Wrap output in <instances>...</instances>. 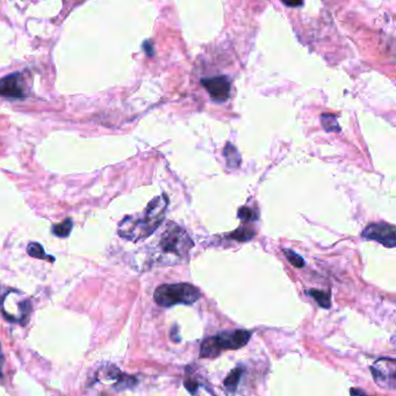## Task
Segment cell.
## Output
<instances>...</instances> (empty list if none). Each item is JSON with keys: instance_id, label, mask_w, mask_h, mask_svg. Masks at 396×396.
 <instances>
[{"instance_id": "obj_7", "label": "cell", "mask_w": 396, "mask_h": 396, "mask_svg": "<svg viewBox=\"0 0 396 396\" xmlns=\"http://www.w3.org/2000/svg\"><path fill=\"white\" fill-rule=\"evenodd\" d=\"M371 372L374 381L382 388L394 389L396 384L395 376V360L390 358H382L375 361L371 367Z\"/></svg>"}, {"instance_id": "obj_20", "label": "cell", "mask_w": 396, "mask_h": 396, "mask_svg": "<svg viewBox=\"0 0 396 396\" xmlns=\"http://www.w3.org/2000/svg\"><path fill=\"white\" fill-rule=\"evenodd\" d=\"M282 2L290 7H298L302 5L303 0H282Z\"/></svg>"}, {"instance_id": "obj_5", "label": "cell", "mask_w": 396, "mask_h": 396, "mask_svg": "<svg viewBox=\"0 0 396 396\" xmlns=\"http://www.w3.org/2000/svg\"><path fill=\"white\" fill-rule=\"evenodd\" d=\"M0 310L7 321L26 324L33 309L29 299L24 293L11 288L0 293Z\"/></svg>"}, {"instance_id": "obj_2", "label": "cell", "mask_w": 396, "mask_h": 396, "mask_svg": "<svg viewBox=\"0 0 396 396\" xmlns=\"http://www.w3.org/2000/svg\"><path fill=\"white\" fill-rule=\"evenodd\" d=\"M250 338H251V332L244 329L222 332L207 338L200 348V357L214 359L218 357L223 350H238L243 348L248 344Z\"/></svg>"}, {"instance_id": "obj_14", "label": "cell", "mask_w": 396, "mask_h": 396, "mask_svg": "<svg viewBox=\"0 0 396 396\" xmlns=\"http://www.w3.org/2000/svg\"><path fill=\"white\" fill-rule=\"evenodd\" d=\"M256 235V233L253 232L252 228L249 227H241V228L236 229L235 232L230 234V238L238 242H247L252 240V237Z\"/></svg>"}, {"instance_id": "obj_22", "label": "cell", "mask_w": 396, "mask_h": 396, "mask_svg": "<svg viewBox=\"0 0 396 396\" xmlns=\"http://www.w3.org/2000/svg\"><path fill=\"white\" fill-rule=\"evenodd\" d=\"M351 394H365V391H363V390H356V389H352V390H351Z\"/></svg>"}, {"instance_id": "obj_4", "label": "cell", "mask_w": 396, "mask_h": 396, "mask_svg": "<svg viewBox=\"0 0 396 396\" xmlns=\"http://www.w3.org/2000/svg\"><path fill=\"white\" fill-rule=\"evenodd\" d=\"M200 298L197 287L191 284H165L156 288L153 300L160 307L167 308L176 305H193Z\"/></svg>"}, {"instance_id": "obj_13", "label": "cell", "mask_w": 396, "mask_h": 396, "mask_svg": "<svg viewBox=\"0 0 396 396\" xmlns=\"http://www.w3.org/2000/svg\"><path fill=\"white\" fill-rule=\"evenodd\" d=\"M322 126L324 130L328 133H340L341 127L337 124V119L334 115L331 114H322L321 115Z\"/></svg>"}, {"instance_id": "obj_9", "label": "cell", "mask_w": 396, "mask_h": 396, "mask_svg": "<svg viewBox=\"0 0 396 396\" xmlns=\"http://www.w3.org/2000/svg\"><path fill=\"white\" fill-rule=\"evenodd\" d=\"M202 86L208 92L210 98L215 101H225L230 95V82L224 76H217L213 78L201 80Z\"/></svg>"}, {"instance_id": "obj_3", "label": "cell", "mask_w": 396, "mask_h": 396, "mask_svg": "<svg viewBox=\"0 0 396 396\" xmlns=\"http://www.w3.org/2000/svg\"><path fill=\"white\" fill-rule=\"evenodd\" d=\"M159 249L164 255L174 257L176 263H179L188 257L190 250L193 247L191 237L182 227L168 222L159 240Z\"/></svg>"}, {"instance_id": "obj_17", "label": "cell", "mask_w": 396, "mask_h": 396, "mask_svg": "<svg viewBox=\"0 0 396 396\" xmlns=\"http://www.w3.org/2000/svg\"><path fill=\"white\" fill-rule=\"evenodd\" d=\"M284 253H285L287 260L295 267H303L305 266V260L302 259V257H300L297 252L292 251L290 249H284Z\"/></svg>"}, {"instance_id": "obj_11", "label": "cell", "mask_w": 396, "mask_h": 396, "mask_svg": "<svg viewBox=\"0 0 396 396\" xmlns=\"http://www.w3.org/2000/svg\"><path fill=\"white\" fill-rule=\"evenodd\" d=\"M242 374H243V370H242V368L240 367L234 368V370L227 375V378L224 380L225 389L229 391H235L238 386V382H240L241 380Z\"/></svg>"}, {"instance_id": "obj_16", "label": "cell", "mask_w": 396, "mask_h": 396, "mask_svg": "<svg viewBox=\"0 0 396 396\" xmlns=\"http://www.w3.org/2000/svg\"><path fill=\"white\" fill-rule=\"evenodd\" d=\"M27 252H28L29 256L34 257V258H38V259H47L48 256L47 253L44 252V249L42 248L41 244L38 243H30L28 244V247H27Z\"/></svg>"}, {"instance_id": "obj_6", "label": "cell", "mask_w": 396, "mask_h": 396, "mask_svg": "<svg viewBox=\"0 0 396 396\" xmlns=\"http://www.w3.org/2000/svg\"><path fill=\"white\" fill-rule=\"evenodd\" d=\"M363 237L368 241H375L386 248H395V227L388 223H372L363 232Z\"/></svg>"}, {"instance_id": "obj_21", "label": "cell", "mask_w": 396, "mask_h": 396, "mask_svg": "<svg viewBox=\"0 0 396 396\" xmlns=\"http://www.w3.org/2000/svg\"><path fill=\"white\" fill-rule=\"evenodd\" d=\"M3 363H4V358H3V352H2V347H0V378L3 376Z\"/></svg>"}, {"instance_id": "obj_8", "label": "cell", "mask_w": 396, "mask_h": 396, "mask_svg": "<svg viewBox=\"0 0 396 396\" xmlns=\"http://www.w3.org/2000/svg\"><path fill=\"white\" fill-rule=\"evenodd\" d=\"M0 95L12 99L26 98L28 94H27L26 82L22 74L14 72L0 79Z\"/></svg>"}, {"instance_id": "obj_1", "label": "cell", "mask_w": 396, "mask_h": 396, "mask_svg": "<svg viewBox=\"0 0 396 396\" xmlns=\"http://www.w3.org/2000/svg\"><path fill=\"white\" fill-rule=\"evenodd\" d=\"M167 205L168 199L165 194L151 200L143 213L130 215L120 222L119 235L132 242H138L152 235L163 223Z\"/></svg>"}, {"instance_id": "obj_19", "label": "cell", "mask_w": 396, "mask_h": 396, "mask_svg": "<svg viewBox=\"0 0 396 396\" xmlns=\"http://www.w3.org/2000/svg\"><path fill=\"white\" fill-rule=\"evenodd\" d=\"M185 387L191 394H197L198 389H199V383L193 379L185 380Z\"/></svg>"}, {"instance_id": "obj_12", "label": "cell", "mask_w": 396, "mask_h": 396, "mask_svg": "<svg viewBox=\"0 0 396 396\" xmlns=\"http://www.w3.org/2000/svg\"><path fill=\"white\" fill-rule=\"evenodd\" d=\"M308 294L318 303V306L322 307V308H330V306H331V298H330L329 292L310 290L308 291Z\"/></svg>"}, {"instance_id": "obj_10", "label": "cell", "mask_w": 396, "mask_h": 396, "mask_svg": "<svg viewBox=\"0 0 396 396\" xmlns=\"http://www.w3.org/2000/svg\"><path fill=\"white\" fill-rule=\"evenodd\" d=\"M224 157L227 159V164H228L229 167H238L241 164V156L238 153L237 149L234 147L233 144L228 143L224 148Z\"/></svg>"}, {"instance_id": "obj_18", "label": "cell", "mask_w": 396, "mask_h": 396, "mask_svg": "<svg viewBox=\"0 0 396 396\" xmlns=\"http://www.w3.org/2000/svg\"><path fill=\"white\" fill-rule=\"evenodd\" d=\"M237 216L241 218L242 221H256L258 218V214L255 210L249 208V207H241L238 209Z\"/></svg>"}, {"instance_id": "obj_15", "label": "cell", "mask_w": 396, "mask_h": 396, "mask_svg": "<svg viewBox=\"0 0 396 396\" xmlns=\"http://www.w3.org/2000/svg\"><path fill=\"white\" fill-rule=\"evenodd\" d=\"M72 225L74 224H72L71 218H65L63 222L52 227V233L59 237H68L72 230Z\"/></svg>"}]
</instances>
